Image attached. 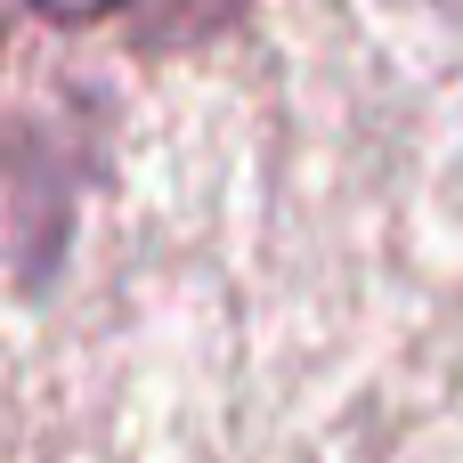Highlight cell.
I'll use <instances>...</instances> for the list:
<instances>
[{"mask_svg":"<svg viewBox=\"0 0 463 463\" xmlns=\"http://www.w3.org/2000/svg\"><path fill=\"white\" fill-rule=\"evenodd\" d=\"M49 24H98V16H114L122 0H33Z\"/></svg>","mask_w":463,"mask_h":463,"instance_id":"1","label":"cell"}]
</instances>
